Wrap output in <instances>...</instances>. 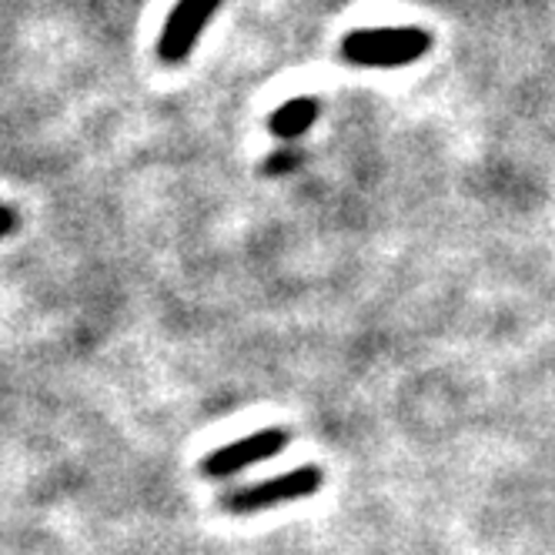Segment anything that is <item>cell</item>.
Masks as SVG:
<instances>
[{
  "instance_id": "obj_1",
  "label": "cell",
  "mask_w": 555,
  "mask_h": 555,
  "mask_svg": "<svg viewBox=\"0 0 555 555\" xmlns=\"http://www.w3.org/2000/svg\"><path fill=\"white\" fill-rule=\"evenodd\" d=\"M431 51L425 27H362L345 34L341 61L351 67H405Z\"/></svg>"
},
{
  "instance_id": "obj_2",
  "label": "cell",
  "mask_w": 555,
  "mask_h": 555,
  "mask_svg": "<svg viewBox=\"0 0 555 555\" xmlns=\"http://www.w3.org/2000/svg\"><path fill=\"white\" fill-rule=\"evenodd\" d=\"M322 489V468H295L285 475H274L268 482L248 486L242 492H231L221 499V505L234 515H245V512H261V508H274V505H285L295 499H308Z\"/></svg>"
},
{
  "instance_id": "obj_3",
  "label": "cell",
  "mask_w": 555,
  "mask_h": 555,
  "mask_svg": "<svg viewBox=\"0 0 555 555\" xmlns=\"http://www.w3.org/2000/svg\"><path fill=\"white\" fill-rule=\"evenodd\" d=\"M218 8L221 0H178V8L168 14L162 37H157V57L165 64H184L197 44V37L205 34V27L218 14Z\"/></svg>"
},
{
  "instance_id": "obj_4",
  "label": "cell",
  "mask_w": 555,
  "mask_h": 555,
  "mask_svg": "<svg viewBox=\"0 0 555 555\" xmlns=\"http://www.w3.org/2000/svg\"><path fill=\"white\" fill-rule=\"evenodd\" d=\"M285 446H288V431L285 428H264V431L248 435V439H242V442H231V446L215 449L202 462V472L208 475V479H231V475H237L248 465L274 459Z\"/></svg>"
},
{
  "instance_id": "obj_5",
  "label": "cell",
  "mask_w": 555,
  "mask_h": 555,
  "mask_svg": "<svg viewBox=\"0 0 555 555\" xmlns=\"http://www.w3.org/2000/svg\"><path fill=\"white\" fill-rule=\"evenodd\" d=\"M319 111L322 107H319V101H314V98H292L288 104H282L268 117V128H271L274 138L292 141V138L305 134L314 121H319Z\"/></svg>"
},
{
  "instance_id": "obj_6",
  "label": "cell",
  "mask_w": 555,
  "mask_h": 555,
  "mask_svg": "<svg viewBox=\"0 0 555 555\" xmlns=\"http://www.w3.org/2000/svg\"><path fill=\"white\" fill-rule=\"evenodd\" d=\"M301 165V151H274L268 162H264V175H285V171H295Z\"/></svg>"
},
{
  "instance_id": "obj_7",
  "label": "cell",
  "mask_w": 555,
  "mask_h": 555,
  "mask_svg": "<svg viewBox=\"0 0 555 555\" xmlns=\"http://www.w3.org/2000/svg\"><path fill=\"white\" fill-rule=\"evenodd\" d=\"M17 228V215L8 208V205H0V237H4V234H11Z\"/></svg>"
}]
</instances>
